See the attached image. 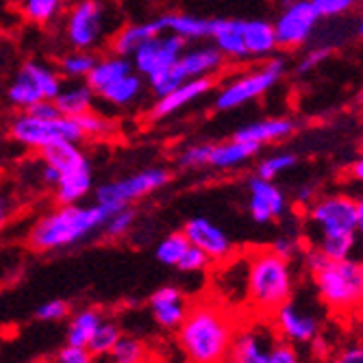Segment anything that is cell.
Wrapping results in <instances>:
<instances>
[{"mask_svg": "<svg viewBox=\"0 0 363 363\" xmlns=\"http://www.w3.org/2000/svg\"><path fill=\"white\" fill-rule=\"evenodd\" d=\"M5 98H7V103L11 107H16L20 111H26L28 107H33L35 103L44 101L42 91L35 87V83H33L20 68L13 74V79L9 81V85L5 89Z\"/></svg>", "mask_w": 363, "mask_h": 363, "instance_id": "4dcf8cb0", "label": "cell"}, {"mask_svg": "<svg viewBox=\"0 0 363 363\" xmlns=\"http://www.w3.org/2000/svg\"><path fill=\"white\" fill-rule=\"evenodd\" d=\"M283 74H285V61L281 57L263 61V65H257L255 70H248L235 79L226 81L213 98V107L218 111H233L246 107L248 103L266 96L283 79Z\"/></svg>", "mask_w": 363, "mask_h": 363, "instance_id": "8992f818", "label": "cell"}, {"mask_svg": "<svg viewBox=\"0 0 363 363\" xmlns=\"http://www.w3.org/2000/svg\"><path fill=\"white\" fill-rule=\"evenodd\" d=\"M272 328L287 344H311L320 335V320L301 303L287 301L272 313Z\"/></svg>", "mask_w": 363, "mask_h": 363, "instance_id": "4fadbf2b", "label": "cell"}, {"mask_svg": "<svg viewBox=\"0 0 363 363\" xmlns=\"http://www.w3.org/2000/svg\"><path fill=\"white\" fill-rule=\"evenodd\" d=\"M268 363H303L298 350L294 348V344H287V342H277L272 352H270V359Z\"/></svg>", "mask_w": 363, "mask_h": 363, "instance_id": "bcb514c9", "label": "cell"}, {"mask_svg": "<svg viewBox=\"0 0 363 363\" xmlns=\"http://www.w3.org/2000/svg\"><path fill=\"white\" fill-rule=\"evenodd\" d=\"M96 52L85 50H68L59 57L57 72L65 81H85L96 63Z\"/></svg>", "mask_w": 363, "mask_h": 363, "instance_id": "1f68e13d", "label": "cell"}, {"mask_svg": "<svg viewBox=\"0 0 363 363\" xmlns=\"http://www.w3.org/2000/svg\"><path fill=\"white\" fill-rule=\"evenodd\" d=\"M359 103L363 105V89H361V94H359Z\"/></svg>", "mask_w": 363, "mask_h": 363, "instance_id": "6f0895ef", "label": "cell"}, {"mask_svg": "<svg viewBox=\"0 0 363 363\" xmlns=\"http://www.w3.org/2000/svg\"><path fill=\"white\" fill-rule=\"evenodd\" d=\"M296 163H298V157H296L294 152H274V155L263 157L257 163L255 177H259L263 181H274L281 174H285L291 168H296Z\"/></svg>", "mask_w": 363, "mask_h": 363, "instance_id": "8d00e7d4", "label": "cell"}, {"mask_svg": "<svg viewBox=\"0 0 363 363\" xmlns=\"http://www.w3.org/2000/svg\"><path fill=\"white\" fill-rule=\"evenodd\" d=\"M318 13L309 0H287L272 22L279 50H296L305 46L318 28Z\"/></svg>", "mask_w": 363, "mask_h": 363, "instance_id": "30bf717a", "label": "cell"}, {"mask_svg": "<svg viewBox=\"0 0 363 363\" xmlns=\"http://www.w3.org/2000/svg\"><path fill=\"white\" fill-rule=\"evenodd\" d=\"M161 30L157 20H144V22H130L120 26L113 38H111V50L113 55L120 57H130L142 44H146L148 40L157 38Z\"/></svg>", "mask_w": 363, "mask_h": 363, "instance_id": "d4e9b609", "label": "cell"}, {"mask_svg": "<svg viewBox=\"0 0 363 363\" xmlns=\"http://www.w3.org/2000/svg\"><path fill=\"white\" fill-rule=\"evenodd\" d=\"M163 33H172L185 44H198L211 38V20L194 13H166L157 18Z\"/></svg>", "mask_w": 363, "mask_h": 363, "instance_id": "44dd1931", "label": "cell"}, {"mask_svg": "<svg viewBox=\"0 0 363 363\" xmlns=\"http://www.w3.org/2000/svg\"><path fill=\"white\" fill-rule=\"evenodd\" d=\"M350 177L359 183H363V155L359 159H354V163L350 166Z\"/></svg>", "mask_w": 363, "mask_h": 363, "instance_id": "db71d44e", "label": "cell"}, {"mask_svg": "<svg viewBox=\"0 0 363 363\" xmlns=\"http://www.w3.org/2000/svg\"><path fill=\"white\" fill-rule=\"evenodd\" d=\"M328 363H363V342H352L342 346L337 352H333Z\"/></svg>", "mask_w": 363, "mask_h": 363, "instance_id": "7dc6e473", "label": "cell"}, {"mask_svg": "<svg viewBox=\"0 0 363 363\" xmlns=\"http://www.w3.org/2000/svg\"><path fill=\"white\" fill-rule=\"evenodd\" d=\"M105 318L103 313L94 309V307H85L81 311H77L70 322H68V331H65V344L68 346H77V348H87L94 331L98 328Z\"/></svg>", "mask_w": 363, "mask_h": 363, "instance_id": "f1b7e54d", "label": "cell"}, {"mask_svg": "<svg viewBox=\"0 0 363 363\" xmlns=\"http://www.w3.org/2000/svg\"><path fill=\"white\" fill-rule=\"evenodd\" d=\"M170 183V170L163 166H150L135 174H128L109 183H103L96 187L94 203L103 207L109 213L126 209L133 203L142 201V198L163 189Z\"/></svg>", "mask_w": 363, "mask_h": 363, "instance_id": "52a82bcc", "label": "cell"}, {"mask_svg": "<svg viewBox=\"0 0 363 363\" xmlns=\"http://www.w3.org/2000/svg\"><path fill=\"white\" fill-rule=\"evenodd\" d=\"M318 198V189H315V185H303L298 191H296V201H298L301 205H305V207H309L313 201Z\"/></svg>", "mask_w": 363, "mask_h": 363, "instance_id": "f907efd6", "label": "cell"}, {"mask_svg": "<svg viewBox=\"0 0 363 363\" xmlns=\"http://www.w3.org/2000/svg\"><path fill=\"white\" fill-rule=\"evenodd\" d=\"M189 248V242L187 238L183 235V230H179V233H170L163 238L157 248H155V257L157 261L161 263V266H168V268H177L179 261L183 259V255L187 252Z\"/></svg>", "mask_w": 363, "mask_h": 363, "instance_id": "d590c367", "label": "cell"}, {"mask_svg": "<svg viewBox=\"0 0 363 363\" xmlns=\"http://www.w3.org/2000/svg\"><path fill=\"white\" fill-rule=\"evenodd\" d=\"M248 213L257 224H270L287 213V196L274 181L248 179Z\"/></svg>", "mask_w": 363, "mask_h": 363, "instance_id": "9a60e30c", "label": "cell"}, {"mask_svg": "<svg viewBox=\"0 0 363 363\" xmlns=\"http://www.w3.org/2000/svg\"><path fill=\"white\" fill-rule=\"evenodd\" d=\"M148 309L163 331H177L189 309V303L177 285H161L150 294Z\"/></svg>", "mask_w": 363, "mask_h": 363, "instance_id": "2e32d148", "label": "cell"}, {"mask_svg": "<svg viewBox=\"0 0 363 363\" xmlns=\"http://www.w3.org/2000/svg\"><path fill=\"white\" fill-rule=\"evenodd\" d=\"M40 179H42V183H44L46 187H55L57 181H59V172H57L52 166H48V163H44V166H42V172H40Z\"/></svg>", "mask_w": 363, "mask_h": 363, "instance_id": "816d5d0a", "label": "cell"}, {"mask_svg": "<svg viewBox=\"0 0 363 363\" xmlns=\"http://www.w3.org/2000/svg\"><path fill=\"white\" fill-rule=\"evenodd\" d=\"M107 220V211L91 205H59L50 209L30 226L26 244L35 252H57L72 248L101 230Z\"/></svg>", "mask_w": 363, "mask_h": 363, "instance_id": "7a4b0ae2", "label": "cell"}, {"mask_svg": "<svg viewBox=\"0 0 363 363\" xmlns=\"http://www.w3.org/2000/svg\"><path fill=\"white\" fill-rule=\"evenodd\" d=\"M305 268L313 279L318 298L335 313L363 309V259H326L318 248L307 250Z\"/></svg>", "mask_w": 363, "mask_h": 363, "instance_id": "3957f363", "label": "cell"}, {"mask_svg": "<svg viewBox=\"0 0 363 363\" xmlns=\"http://www.w3.org/2000/svg\"><path fill=\"white\" fill-rule=\"evenodd\" d=\"M122 328L118 322L113 320H103L101 324H98V328L94 331L89 344H87V352L94 357V359H107L113 350V346L120 342L122 337Z\"/></svg>", "mask_w": 363, "mask_h": 363, "instance_id": "d6a6232c", "label": "cell"}, {"mask_svg": "<svg viewBox=\"0 0 363 363\" xmlns=\"http://www.w3.org/2000/svg\"><path fill=\"white\" fill-rule=\"evenodd\" d=\"M238 326V320L218 301H196L194 305H189L181 326L177 328L179 348L185 361L224 363Z\"/></svg>", "mask_w": 363, "mask_h": 363, "instance_id": "6da1fadb", "label": "cell"}, {"mask_svg": "<svg viewBox=\"0 0 363 363\" xmlns=\"http://www.w3.org/2000/svg\"><path fill=\"white\" fill-rule=\"evenodd\" d=\"M211 266V259L203 252V250H198L196 246L189 244L187 252L183 255V259L179 261V270L181 272H187V274H196V272H205L207 268Z\"/></svg>", "mask_w": 363, "mask_h": 363, "instance_id": "b9f144b4", "label": "cell"}, {"mask_svg": "<svg viewBox=\"0 0 363 363\" xmlns=\"http://www.w3.org/2000/svg\"><path fill=\"white\" fill-rule=\"evenodd\" d=\"M296 133V122L291 118L285 116H277V118H263L250 124H244L242 128L235 130V140L252 144L257 148L266 146V144H277V142H285L287 138H291Z\"/></svg>", "mask_w": 363, "mask_h": 363, "instance_id": "d6986e66", "label": "cell"}, {"mask_svg": "<svg viewBox=\"0 0 363 363\" xmlns=\"http://www.w3.org/2000/svg\"><path fill=\"white\" fill-rule=\"evenodd\" d=\"M226 59L213 44H194L187 46L177 63V70L183 81L189 79H211L224 68Z\"/></svg>", "mask_w": 363, "mask_h": 363, "instance_id": "e0dca14e", "label": "cell"}, {"mask_svg": "<svg viewBox=\"0 0 363 363\" xmlns=\"http://www.w3.org/2000/svg\"><path fill=\"white\" fill-rule=\"evenodd\" d=\"M357 238L363 244V196L357 201Z\"/></svg>", "mask_w": 363, "mask_h": 363, "instance_id": "f5cc1de1", "label": "cell"}, {"mask_svg": "<svg viewBox=\"0 0 363 363\" xmlns=\"http://www.w3.org/2000/svg\"><path fill=\"white\" fill-rule=\"evenodd\" d=\"M68 315H70V305H68V301H63V298L46 301L35 311V318L42 320V322H61Z\"/></svg>", "mask_w": 363, "mask_h": 363, "instance_id": "7bdbcfd3", "label": "cell"}, {"mask_svg": "<svg viewBox=\"0 0 363 363\" xmlns=\"http://www.w3.org/2000/svg\"><path fill=\"white\" fill-rule=\"evenodd\" d=\"M259 155V148L246 142H240L230 138L228 142H220L211 146V157H209V168L213 170H235L242 168L250 159Z\"/></svg>", "mask_w": 363, "mask_h": 363, "instance_id": "4316f807", "label": "cell"}, {"mask_svg": "<svg viewBox=\"0 0 363 363\" xmlns=\"http://www.w3.org/2000/svg\"><path fill=\"white\" fill-rule=\"evenodd\" d=\"M96 91L85 81H63L59 94L55 96V105L61 116L79 118L87 111H94Z\"/></svg>", "mask_w": 363, "mask_h": 363, "instance_id": "cb8c5ba5", "label": "cell"}, {"mask_svg": "<svg viewBox=\"0 0 363 363\" xmlns=\"http://www.w3.org/2000/svg\"><path fill=\"white\" fill-rule=\"evenodd\" d=\"M52 189L57 205H79L94 189V172L89 159L77 163V166L68 170H61L59 181Z\"/></svg>", "mask_w": 363, "mask_h": 363, "instance_id": "ffe728a7", "label": "cell"}, {"mask_svg": "<svg viewBox=\"0 0 363 363\" xmlns=\"http://www.w3.org/2000/svg\"><path fill=\"white\" fill-rule=\"evenodd\" d=\"M242 38L248 59L268 61L279 50L272 22L268 20H242Z\"/></svg>", "mask_w": 363, "mask_h": 363, "instance_id": "603a6c76", "label": "cell"}, {"mask_svg": "<svg viewBox=\"0 0 363 363\" xmlns=\"http://www.w3.org/2000/svg\"><path fill=\"white\" fill-rule=\"evenodd\" d=\"M65 7V0H22V16L30 24H50L55 22Z\"/></svg>", "mask_w": 363, "mask_h": 363, "instance_id": "e575fe53", "label": "cell"}, {"mask_svg": "<svg viewBox=\"0 0 363 363\" xmlns=\"http://www.w3.org/2000/svg\"><path fill=\"white\" fill-rule=\"evenodd\" d=\"M268 248H270L274 255H279V257L291 261V257H294L296 252H298V240H296V238H289V235H281V238H277Z\"/></svg>", "mask_w": 363, "mask_h": 363, "instance_id": "c3c4849f", "label": "cell"}, {"mask_svg": "<svg viewBox=\"0 0 363 363\" xmlns=\"http://www.w3.org/2000/svg\"><path fill=\"white\" fill-rule=\"evenodd\" d=\"M26 113L28 116H35L40 120H57V118H61V113H59V109H57V105L52 101H40V103H35L33 107H28Z\"/></svg>", "mask_w": 363, "mask_h": 363, "instance_id": "681fc988", "label": "cell"}, {"mask_svg": "<svg viewBox=\"0 0 363 363\" xmlns=\"http://www.w3.org/2000/svg\"><path fill=\"white\" fill-rule=\"evenodd\" d=\"M118 11L111 0H77L63 20V38L72 50L96 52L116 33Z\"/></svg>", "mask_w": 363, "mask_h": 363, "instance_id": "5b68a950", "label": "cell"}, {"mask_svg": "<svg viewBox=\"0 0 363 363\" xmlns=\"http://www.w3.org/2000/svg\"><path fill=\"white\" fill-rule=\"evenodd\" d=\"M144 91H146L144 77H140L138 72H130L96 96H101L107 105H111L116 109H126V107H133L144 96Z\"/></svg>", "mask_w": 363, "mask_h": 363, "instance_id": "83f0119b", "label": "cell"}, {"mask_svg": "<svg viewBox=\"0 0 363 363\" xmlns=\"http://www.w3.org/2000/svg\"><path fill=\"white\" fill-rule=\"evenodd\" d=\"M213 87L211 79H189L185 83H181L177 89H172L170 94L157 98V103L150 109V118L152 120H166L179 111H183L185 107L194 105L196 101H201L203 96H207Z\"/></svg>", "mask_w": 363, "mask_h": 363, "instance_id": "ac0fdd59", "label": "cell"}, {"mask_svg": "<svg viewBox=\"0 0 363 363\" xmlns=\"http://www.w3.org/2000/svg\"><path fill=\"white\" fill-rule=\"evenodd\" d=\"M331 52H333V46H315V48L307 50V52L301 57L298 68H296V70H298L301 74H307V72L315 70L318 65H322L328 57H331Z\"/></svg>", "mask_w": 363, "mask_h": 363, "instance_id": "ee69618b", "label": "cell"}, {"mask_svg": "<svg viewBox=\"0 0 363 363\" xmlns=\"http://www.w3.org/2000/svg\"><path fill=\"white\" fill-rule=\"evenodd\" d=\"M357 33H359V38H363V18L359 20V26H357Z\"/></svg>", "mask_w": 363, "mask_h": 363, "instance_id": "9f6ffc18", "label": "cell"}, {"mask_svg": "<svg viewBox=\"0 0 363 363\" xmlns=\"http://www.w3.org/2000/svg\"><path fill=\"white\" fill-rule=\"evenodd\" d=\"M150 363H152V361H150Z\"/></svg>", "mask_w": 363, "mask_h": 363, "instance_id": "680465c9", "label": "cell"}, {"mask_svg": "<svg viewBox=\"0 0 363 363\" xmlns=\"http://www.w3.org/2000/svg\"><path fill=\"white\" fill-rule=\"evenodd\" d=\"M130 72H133V63H130V59L111 52V55L96 59L94 68H91L89 77L85 79V83L96 94H101L103 89H107L109 85H113L116 81H120L122 77H126Z\"/></svg>", "mask_w": 363, "mask_h": 363, "instance_id": "484cf974", "label": "cell"}, {"mask_svg": "<svg viewBox=\"0 0 363 363\" xmlns=\"http://www.w3.org/2000/svg\"><path fill=\"white\" fill-rule=\"evenodd\" d=\"M9 135L20 146H24L28 150H38V152L57 142L81 144L85 140L77 118L61 116L57 120H40L35 116H28L26 111H20L11 120Z\"/></svg>", "mask_w": 363, "mask_h": 363, "instance_id": "ba28073f", "label": "cell"}, {"mask_svg": "<svg viewBox=\"0 0 363 363\" xmlns=\"http://www.w3.org/2000/svg\"><path fill=\"white\" fill-rule=\"evenodd\" d=\"M313 5L318 18L322 20H331V18H340V16H346L354 9L357 0H309Z\"/></svg>", "mask_w": 363, "mask_h": 363, "instance_id": "60d3db41", "label": "cell"}, {"mask_svg": "<svg viewBox=\"0 0 363 363\" xmlns=\"http://www.w3.org/2000/svg\"><path fill=\"white\" fill-rule=\"evenodd\" d=\"M77 122H79V126L83 130L85 140L87 138H105L113 130V122L109 118L101 116V113H96V111H87V113L79 116Z\"/></svg>", "mask_w": 363, "mask_h": 363, "instance_id": "ab89813d", "label": "cell"}, {"mask_svg": "<svg viewBox=\"0 0 363 363\" xmlns=\"http://www.w3.org/2000/svg\"><path fill=\"white\" fill-rule=\"evenodd\" d=\"M55 363H96V359L87 352V348H77V346L65 344L57 352Z\"/></svg>", "mask_w": 363, "mask_h": 363, "instance_id": "f6af8a7d", "label": "cell"}, {"mask_svg": "<svg viewBox=\"0 0 363 363\" xmlns=\"http://www.w3.org/2000/svg\"><path fill=\"white\" fill-rule=\"evenodd\" d=\"M309 224L315 228L318 242L357 235V201L346 194H326L309 205Z\"/></svg>", "mask_w": 363, "mask_h": 363, "instance_id": "9c48e42d", "label": "cell"}, {"mask_svg": "<svg viewBox=\"0 0 363 363\" xmlns=\"http://www.w3.org/2000/svg\"><path fill=\"white\" fill-rule=\"evenodd\" d=\"M107 359L109 363H150V346L138 335H122Z\"/></svg>", "mask_w": 363, "mask_h": 363, "instance_id": "836d02e7", "label": "cell"}, {"mask_svg": "<svg viewBox=\"0 0 363 363\" xmlns=\"http://www.w3.org/2000/svg\"><path fill=\"white\" fill-rule=\"evenodd\" d=\"M185 46L187 44L181 38L172 35V33H159L157 38L142 44L128 59L133 63V72L148 79L159 70H168L177 65Z\"/></svg>", "mask_w": 363, "mask_h": 363, "instance_id": "7c38bea8", "label": "cell"}, {"mask_svg": "<svg viewBox=\"0 0 363 363\" xmlns=\"http://www.w3.org/2000/svg\"><path fill=\"white\" fill-rule=\"evenodd\" d=\"M20 70L35 83V87L42 91L44 101H55V96L59 94L61 85H63V79L59 77L57 68H50L48 63L40 61V59H26Z\"/></svg>", "mask_w": 363, "mask_h": 363, "instance_id": "f546056e", "label": "cell"}, {"mask_svg": "<svg viewBox=\"0 0 363 363\" xmlns=\"http://www.w3.org/2000/svg\"><path fill=\"white\" fill-rule=\"evenodd\" d=\"M211 146L209 142H196L185 146L179 157H177V166L181 170H201L209 166V157H211Z\"/></svg>", "mask_w": 363, "mask_h": 363, "instance_id": "74e56055", "label": "cell"}, {"mask_svg": "<svg viewBox=\"0 0 363 363\" xmlns=\"http://www.w3.org/2000/svg\"><path fill=\"white\" fill-rule=\"evenodd\" d=\"M133 224H135V211L130 209V207H126V209L109 213L101 230L105 233V238H109V240H122L124 235L130 233Z\"/></svg>", "mask_w": 363, "mask_h": 363, "instance_id": "f35d334b", "label": "cell"}, {"mask_svg": "<svg viewBox=\"0 0 363 363\" xmlns=\"http://www.w3.org/2000/svg\"><path fill=\"white\" fill-rule=\"evenodd\" d=\"M9 220V203H7V198L0 194V228H3Z\"/></svg>", "mask_w": 363, "mask_h": 363, "instance_id": "11a10c76", "label": "cell"}, {"mask_svg": "<svg viewBox=\"0 0 363 363\" xmlns=\"http://www.w3.org/2000/svg\"><path fill=\"white\" fill-rule=\"evenodd\" d=\"M183 235L187 238L191 246L203 250L211 261L222 263L233 257V250H235L233 240H230L213 220L205 216L189 218L183 226Z\"/></svg>", "mask_w": 363, "mask_h": 363, "instance_id": "5bb4252c", "label": "cell"}, {"mask_svg": "<svg viewBox=\"0 0 363 363\" xmlns=\"http://www.w3.org/2000/svg\"><path fill=\"white\" fill-rule=\"evenodd\" d=\"M277 342L279 340L272 324H240L224 363H268Z\"/></svg>", "mask_w": 363, "mask_h": 363, "instance_id": "8fae6325", "label": "cell"}, {"mask_svg": "<svg viewBox=\"0 0 363 363\" xmlns=\"http://www.w3.org/2000/svg\"><path fill=\"white\" fill-rule=\"evenodd\" d=\"M211 44L220 50L224 59L244 61L248 59L244 38H242V20H226L216 18L211 20Z\"/></svg>", "mask_w": 363, "mask_h": 363, "instance_id": "7402d4cb", "label": "cell"}, {"mask_svg": "<svg viewBox=\"0 0 363 363\" xmlns=\"http://www.w3.org/2000/svg\"><path fill=\"white\" fill-rule=\"evenodd\" d=\"M296 277L291 261L274 255L270 248L255 250L246 261V298L261 315L274 313L291 301Z\"/></svg>", "mask_w": 363, "mask_h": 363, "instance_id": "277c9868", "label": "cell"}]
</instances>
